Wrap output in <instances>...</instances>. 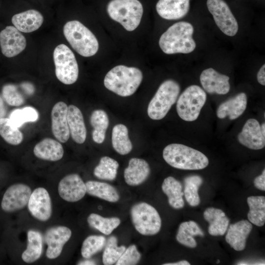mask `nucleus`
<instances>
[{
  "mask_svg": "<svg viewBox=\"0 0 265 265\" xmlns=\"http://www.w3.org/2000/svg\"><path fill=\"white\" fill-rule=\"evenodd\" d=\"M193 26L189 23L182 21L170 26L160 36L159 46L166 54L188 53L196 48L192 38Z\"/></svg>",
  "mask_w": 265,
  "mask_h": 265,
  "instance_id": "1",
  "label": "nucleus"
},
{
  "mask_svg": "<svg viewBox=\"0 0 265 265\" xmlns=\"http://www.w3.org/2000/svg\"><path fill=\"white\" fill-rule=\"evenodd\" d=\"M142 78V73L139 69L120 65L106 74L104 83L108 90L119 96L127 97L136 91Z\"/></svg>",
  "mask_w": 265,
  "mask_h": 265,
  "instance_id": "2",
  "label": "nucleus"
},
{
  "mask_svg": "<svg viewBox=\"0 0 265 265\" xmlns=\"http://www.w3.org/2000/svg\"><path fill=\"white\" fill-rule=\"evenodd\" d=\"M164 160L172 167L183 170H200L209 164L208 158L200 151L184 144L172 143L163 150Z\"/></svg>",
  "mask_w": 265,
  "mask_h": 265,
  "instance_id": "3",
  "label": "nucleus"
},
{
  "mask_svg": "<svg viewBox=\"0 0 265 265\" xmlns=\"http://www.w3.org/2000/svg\"><path fill=\"white\" fill-rule=\"evenodd\" d=\"M63 33L71 47L81 56H91L98 52L99 43L96 37L79 21L66 23L63 27Z\"/></svg>",
  "mask_w": 265,
  "mask_h": 265,
  "instance_id": "4",
  "label": "nucleus"
},
{
  "mask_svg": "<svg viewBox=\"0 0 265 265\" xmlns=\"http://www.w3.org/2000/svg\"><path fill=\"white\" fill-rule=\"evenodd\" d=\"M107 11L112 20L131 31L139 25L143 8L138 0H111L107 4Z\"/></svg>",
  "mask_w": 265,
  "mask_h": 265,
  "instance_id": "5",
  "label": "nucleus"
},
{
  "mask_svg": "<svg viewBox=\"0 0 265 265\" xmlns=\"http://www.w3.org/2000/svg\"><path fill=\"white\" fill-rule=\"evenodd\" d=\"M180 91V86L175 80H168L163 81L148 105L149 117L155 120L163 118L176 103Z\"/></svg>",
  "mask_w": 265,
  "mask_h": 265,
  "instance_id": "6",
  "label": "nucleus"
},
{
  "mask_svg": "<svg viewBox=\"0 0 265 265\" xmlns=\"http://www.w3.org/2000/svg\"><path fill=\"white\" fill-rule=\"evenodd\" d=\"M207 95L204 90L196 85L187 87L178 98L176 110L179 117L186 121L196 120L204 106Z\"/></svg>",
  "mask_w": 265,
  "mask_h": 265,
  "instance_id": "7",
  "label": "nucleus"
},
{
  "mask_svg": "<svg viewBox=\"0 0 265 265\" xmlns=\"http://www.w3.org/2000/svg\"><path fill=\"white\" fill-rule=\"evenodd\" d=\"M132 223L135 230L144 236H153L161 228V220L157 210L145 202H139L131 209Z\"/></svg>",
  "mask_w": 265,
  "mask_h": 265,
  "instance_id": "8",
  "label": "nucleus"
},
{
  "mask_svg": "<svg viewBox=\"0 0 265 265\" xmlns=\"http://www.w3.org/2000/svg\"><path fill=\"white\" fill-rule=\"evenodd\" d=\"M55 73L62 83L69 85L75 83L79 76V67L75 56L64 44L56 47L53 51Z\"/></svg>",
  "mask_w": 265,
  "mask_h": 265,
  "instance_id": "9",
  "label": "nucleus"
},
{
  "mask_svg": "<svg viewBox=\"0 0 265 265\" xmlns=\"http://www.w3.org/2000/svg\"><path fill=\"white\" fill-rule=\"evenodd\" d=\"M207 6L222 32L229 36H235L238 25L226 2L223 0H207Z\"/></svg>",
  "mask_w": 265,
  "mask_h": 265,
  "instance_id": "10",
  "label": "nucleus"
},
{
  "mask_svg": "<svg viewBox=\"0 0 265 265\" xmlns=\"http://www.w3.org/2000/svg\"><path fill=\"white\" fill-rule=\"evenodd\" d=\"M31 192L30 188L25 184L12 185L3 194L1 202L2 210L10 212L23 209L27 205Z\"/></svg>",
  "mask_w": 265,
  "mask_h": 265,
  "instance_id": "11",
  "label": "nucleus"
},
{
  "mask_svg": "<svg viewBox=\"0 0 265 265\" xmlns=\"http://www.w3.org/2000/svg\"><path fill=\"white\" fill-rule=\"evenodd\" d=\"M26 45L25 36L14 26H7L0 32V47L2 53L12 57L23 52Z\"/></svg>",
  "mask_w": 265,
  "mask_h": 265,
  "instance_id": "12",
  "label": "nucleus"
},
{
  "mask_svg": "<svg viewBox=\"0 0 265 265\" xmlns=\"http://www.w3.org/2000/svg\"><path fill=\"white\" fill-rule=\"evenodd\" d=\"M27 207L30 214L38 220L47 221L52 215L51 199L45 188L38 187L31 192Z\"/></svg>",
  "mask_w": 265,
  "mask_h": 265,
  "instance_id": "13",
  "label": "nucleus"
},
{
  "mask_svg": "<svg viewBox=\"0 0 265 265\" xmlns=\"http://www.w3.org/2000/svg\"><path fill=\"white\" fill-rule=\"evenodd\" d=\"M59 196L65 201L75 202L81 199L86 193L85 183L77 174L63 178L58 184Z\"/></svg>",
  "mask_w": 265,
  "mask_h": 265,
  "instance_id": "14",
  "label": "nucleus"
},
{
  "mask_svg": "<svg viewBox=\"0 0 265 265\" xmlns=\"http://www.w3.org/2000/svg\"><path fill=\"white\" fill-rule=\"evenodd\" d=\"M71 235V230L66 226H58L48 229L45 234V241L48 245L47 257L50 259L57 258Z\"/></svg>",
  "mask_w": 265,
  "mask_h": 265,
  "instance_id": "15",
  "label": "nucleus"
},
{
  "mask_svg": "<svg viewBox=\"0 0 265 265\" xmlns=\"http://www.w3.org/2000/svg\"><path fill=\"white\" fill-rule=\"evenodd\" d=\"M238 138L240 143L250 149L260 150L265 146V135L259 122L253 118L246 121Z\"/></svg>",
  "mask_w": 265,
  "mask_h": 265,
  "instance_id": "16",
  "label": "nucleus"
},
{
  "mask_svg": "<svg viewBox=\"0 0 265 265\" xmlns=\"http://www.w3.org/2000/svg\"><path fill=\"white\" fill-rule=\"evenodd\" d=\"M229 77L219 73L210 68L202 71L200 76L201 84L204 89L210 94L224 95L230 89Z\"/></svg>",
  "mask_w": 265,
  "mask_h": 265,
  "instance_id": "17",
  "label": "nucleus"
},
{
  "mask_svg": "<svg viewBox=\"0 0 265 265\" xmlns=\"http://www.w3.org/2000/svg\"><path fill=\"white\" fill-rule=\"evenodd\" d=\"M68 106L63 102H59L53 106L52 112V130L55 138L65 143L70 136L67 121Z\"/></svg>",
  "mask_w": 265,
  "mask_h": 265,
  "instance_id": "18",
  "label": "nucleus"
},
{
  "mask_svg": "<svg viewBox=\"0 0 265 265\" xmlns=\"http://www.w3.org/2000/svg\"><path fill=\"white\" fill-rule=\"evenodd\" d=\"M252 229L251 222L242 220L231 224L225 237L226 242L236 251L244 249L246 239Z\"/></svg>",
  "mask_w": 265,
  "mask_h": 265,
  "instance_id": "19",
  "label": "nucleus"
},
{
  "mask_svg": "<svg viewBox=\"0 0 265 265\" xmlns=\"http://www.w3.org/2000/svg\"><path fill=\"white\" fill-rule=\"evenodd\" d=\"M158 14L166 20L184 17L189 9V0H159L156 4Z\"/></svg>",
  "mask_w": 265,
  "mask_h": 265,
  "instance_id": "20",
  "label": "nucleus"
},
{
  "mask_svg": "<svg viewBox=\"0 0 265 265\" xmlns=\"http://www.w3.org/2000/svg\"><path fill=\"white\" fill-rule=\"evenodd\" d=\"M150 173L149 165L145 160L133 158L130 159L128 166L124 170V177L128 185L136 186L145 182Z\"/></svg>",
  "mask_w": 265,
  "mask_h": 265,
  "instance_id": "21",
  "label": "nucleus"
},
{
  "mask_svg": "<svg viewBox=\"0 0 265 265\" xmlns=\"http://www.w3.org/2000/svg\"><path fill=\"white\" fill-rule=\"evenodd\" d=\"M247 103L246 94L243 92L238 93L219 106L216 110L217 116L220 119L229 116L230 120L236 119L244 112Z\"/></svg>",
  "mask_w": 265,
  "mask_h": 265,
  "instance_id": "22",
  "label": "nucleus"
},
{
  "mask_svg": "<svg viewBox=\"0 0 265 265\" xmlns=\"http://www.w3.org/2000/svg\"><path fill=\"white\" fill-rule=\"evenodd\" d=\"M11 21L20 31L29 33L36 30L41 26L44 18L37 10L30 9L14 15Z\"/></svg>",
  "mask_w": 265,
  "mask_h": 265,
  "instance_id": "23",
  "label": "nucleus"
},
{
  "mask_svg": "<svg viewBox=\"0 0 265 265\" xmlns=\"http://www.w3.org/2000/svg\"><path fill=\"white\" fill-rule=\"evenodd\" d=\"M67 121L72 139L78 144L84 142L86 129L83 115L80 109L74 105L68 106Z\"/></svg>",
  "mask_w": 265,
  "mask_h": 265,
  "instance_id": "24",
  "label": "nucleus"
},
{
  "mask_svg": "<svg viewBox=\"0 0 265 265\" xmlns=\"http://www.w3.org/2000/svg\"><path fill=\"white\" fill-rule=\"evenodd\" d=\"M33 153L40 159L55 161L62 159L64 150L59 142L52 138H46L35 146Z\"/></svg>",
  "mask_w": 265,
  "mask_h": 265,
  "instance_id": "25",
  "label": "nucleus"
},
{
  "mask_svg": "<svg viewBox=\"0 0 265 265\" xmlns=\"http://www.w3.org/2000/svg\"><path fill=\"white\" fill-rule=\"evenodd\" d=\"M204 217L209 223L208 232L211 235L223 236L225 234L229 220L223 211L215 208H208L204 212Z\"/></svg>",
  "mask_w": 265,
  "mask_h": 265,
  "instance_id": "26",
  "label": "nucleus"
},
{
  "mask_svg": "<svg viewBox=\"0 0 265 265\" xmlns=\"http://www.w3.org/2000/svg\"><path fill=\"white\" fill-rule=\"evenodd\" d=\"M161 188L163 193L167 196L171 207L175 209L184 207V192L182 191V184L179 181L173 177H168L164 180Z\"/></svg>",
  "mask_w": 265,
  "mask_h": 265,
  "instance_id": "27",
  "label": "nucleus"
},
{
  "mask_svg": "<svg viewBox=\"0 0 265 265\" xmlns=\"http://www.w3.org/2000/svg\"><path fill=\"white\" fill-rule=\"evenodd\" d=\"M86 193L110 202H116L120 198L116 188L103 182L89 181L85 183Z\"/></svg>",
  "mask_w": 265,
  "mask_h": 265,
  "instance_id": "28",
  "label": "nucleus"
},
{
  "mask_svg": "<svg viewBox=\"0 0 265 265\" xmlns=\"http://www.w3.org/2000/svg\"><path fill=\"white\" fill-rule=\"evenodd\" d=\"M204 234L198 225L193 221L180 224L176 235V239L181 244L190 248H194L197 243L193 237H203Z\"/></svg>",
  "mask_w": 265,
  "mask_h": 265,
  "instance_id": "29",
  "label": "nucleus"
},
{
  "mask_svg": "<svg viewBox=\"0 0 265 265\" xmlns=\"http://www.w3.org/2000/svg\"><path fill=\"white\" fill-rule=\"evenodd\" d=\"M27 237V247L22 254V259L26 263H32L41 257L43 248V239L41 234L33 230L28 231Z\"/></svg>",
  "mask_w": 265,
  "mask_h": 265,
  "instance_id": "30",
  "label": "nucleus"
},
{
  "mask_svg": "<svg viewBox=\"0 0 265 265\" xmlns=\"http://www.w3.org/2000/svg\"><path fill=\"white\" fill-rule=\"evenodd\" d=\"M112 145L119 154L125 155L132 150V146L128 135L127 127L122 124L116 125L112 131Z\"/></svg>",
  "mask_w": 265,
  "mask_h": 265,
  "instance_id": "31",
  "label": "nucleus"
},
{
  "mask_svg": "<svg viewBox=\"0 0 265 265\" xmlns=\"http://www.w3.org/2000/svg\"><path fill=\"white\" fill-rule=\"evenodd\" d=\"M247 202L249 207L247 214L249 221L257 226H263L265 222V196H249L247 199Z\"/></svg>",
  "mask_w": 265,
  "mask_h": 265,
  "instance_id": "32",
  "label": "nucleus"
},
{
  "mask_svg": "<svg viewBox=\"0 0 265 265\" xmlns=\"http://www.w3.org/2000/svg\"><path fill=\"white\" fill-rule=\"evenodd\" d=\"M90 123L94 128L92 133L93 140L98 144L103 143L109 125L106 113L101 109L94 110L90 117Z\"/></svg>",
  "mask_w": 265,
  "mask_h": 265,
  "instance_id": "33",
  "label": "nucleus"
},
{
  "mask_svg": "<svg viewBox=\"0 0 265 265\" xmlns=\"http://www.w3.org/2000/svg\"><path fill=\"white\" fill-rule=\"evenodd\" d=\"M89 225L106 235H110L120 224V219L116 217H104L92 213L87 217Z\"/></svg>",
  "mask_w": 265,
  "mask_h": 265,
  "instance_id": "34",
  "label": "nucleus"
},
{
  "mask_svg": "<svg viewBox=\"0 0 265 265\" xmlns=\"http://www.w3.org/2000/svg\"><path fill=\"white\" fill-rule=\"evenodd\" d=\"M118 162L107 156L102 157L94 170V175L99 179L113 181L117 176Z\"/></svg>",
  "mask_w": 265,
  "mask_h": 265,
  "instance_id": "35",
  "label": "nucleus"
},
{
  "mask_svg": "<svg viewBox=\"0 0 265 265\" xmlns=\"http://www.w3.org/2000/svg\"><path fill=\"white\" fill-rule=\"evenodd\" d=\"M184 183V195L187 202L192 207L198 206L200 202L198 190L203 183L202 178L198 175L189 176L185 179Z\"/></svg>",
  "mask_w": 265,
  "mask_h": 265,
  "instance_id": "36",
  "label": "nucleus"
},
{
  "mask_svg": "<svg viewBox=\"0 0 265 265\" xmlns=\"http://www.w3.org/2000/svg\"><path fill=\"white\" fill-rule=\"evenodd\" d=\"M0 135L6 142L13 145H19L23 139L22 132L13 126L9 118H0Z\"/></svg>",
  "mask_w": 265,
  "mask_h": 265,
  "instance_id": "37",
  "label": "nucleus"
},
{
  "mask_svg": "<svg viewBox=\"0 0 265 265\" xmlns=\"http://www.w3.org/2000/svg\"><path fill=\"white\" fill-rule=\"evenodd\" d=\"M103 254V263L111 265L116 263L126 249L124 245L118 246L117 239L115 236L110 237L106 243Z\"/></svg>",
  "mask_w": 265,
  "mask_h": 265,
  "instance_id": "38",
  "label": "nucleus"
},
{
  "mask_svg": "<svg viewBox=\"0 0 265 265\" xmlns=\"http://www.w3.org/2000/svg\"><path fill=\"white\" fill-rule=\"evenodd\" d=\"M38 118L37 111L33 107L26 106L13 110L9 119L12 125L19 128L26 122H35Z\"/></svg>",
  "mask_w": 265,
  "mask_h": 265,
  "instance_id": "39",
  "label": "nucleus"
},
{
  "mask_svg": "<svg viewBox=\"0 0 265 265\" xmlns=\"http://www.w3.org/2000/svg\"><path fill=\"white\" fill-rule=\"evenodd\" d=\"M106 238L102 236L91 235L83 241L81 254L85 259H89L101 251L106 244Z\"/></svg>",
  "mask_w": 265,
  "mask_h": 265,
  "instance_id": "40",
  "label": "nucleus"
},
{
  "mask_svg": "<svg viewBox=\"0 0 265 265\" xmlns=\"http://www.w3.org/2000/svg\"><path fill=\"white\" fill-rule=\"evenodd\" d=\"M2 95L7 104L11 106H19L25 102L24 97L14 84L4 85L2 89Z\"/></svg>",
  "mask_w": 265,
  "mask_h": 265,
  "instance_id": "41",
  "label": "nucleus"
},
{
  "mask_svg": "<svg viewBox=\"0 0 265 265\" xmlns=\"http://www.w3.org/2000/svg\"><path fill=\"white\" fill-rule=\"evenodd\" d=\"M141 259V254L134 244L130 245L126 248L121 257L117 260L116 265H136Z\"/></svg>",
  "mask_w": 265,
  "mask_h": 265,
  "instance_id": "42",
  "label": "nucleus"
},
{
  "mask_svg": "<svg viewBox=\"0 0 265 265\" xmlns=\"http://www.w3.org/2000/svg\"><path fill=\"white\" fill-rule=\"evenodd\" d=\"M254 185L258 189L265 190V170L264 169L262 174L257 177L254 181Z\"/></svg>",
  "mask_w": 265,
  "mask_h": 265,
  "instance_id": "43",
  "label": "nucleus"
},
{
  "mask_svg": "<svg viewBox=\"0 0 265 265\" xmlns=\"http://www.w3.org/2000/svg\"><path fill=\"white\" fill-rule=\"evenodd\" d=\"M257 80L262 85H265V65L263 64L259 70L257 76Z\"/></svg>",
  "mask_w": 265,
  "mask_h": 265,
  "instance_id": "44",
  "label": "nucleus"
},
{
  "mask_svg": "<svg viewBox=\"0 0 265 265\" xmlns=\"http://www.w3.org/2000/svg\"><path fill=\"white\" fill-rule=\"evenodd\" d=\"M21 87L28 94H32L34 92V87L30 83L24 82L21 85Z\"/></svg>",
  "mask_w": 265,
  "mask_h": 265,
  "instance_id": "45",
  "label": "nucleus"
},
{
  "mask_svg": "<svg viewBox=\"0 0 265 265\" xmlns=\"http://www.w3.org/2000/svg\"><path fill=\"white\" fill-rule=\"evenodd\" d=\"M190 264L186 260H182L175 263L163 264V265H189Z\"/></svg>",
  "mask_w": 265,
  "mask_h": 265,
  "instance_id": "46",
  "label": "nucleus"
},
{
  "mask_svg": "<svg viewBox=\"0 0 265 265\" xmlns=\"http://www.w3.org/2000/svg\"><path fill=\"white\" fill-rule=\"evenodd\" d=\"M78 265H95V263L94 261H91V260H84L81 262H80Z\"/></svg>",
  "mask_w": 265,
  "mask_h": 265,
  "instance_id": "47",
  "label": "nucleus"
},
{
  "mask_svg": "<svg viewBox=\"0 0 265 265\" xmlns=\"http://www.w3.org/2000/svg\"><path fill=\"white\" fill-rule=\"evenodd\" d=\"M261 131L263 134L265 135V123H263L261 126Z\"/></svg>",
  "mask_w": 265,
  "mask_h": 265,
  "instance_id": "48",
  "label": "nucleus"
},
{
  "mask_svg": "<svg viewBox=\"0 0 265 265\" xmlns=\"http://www.w3.org/2000/svg\"><path fill=\"white\" fill-rule=\"evenodd\" d=\"M4 108V103L2 98L0 96V108Z\"/></svg>",
  "mask_w": 265,
  "mask_h": 265,
  "instance_id": "49",
  "label": "nucleus"
},
{
  "mask_svg": "<svg viewBox=\"0 0 265 265\" xmlns=\"http://www.w3.org/2000/svg\"><path fill=\"white\" fill-rule=\"evenodd\" d=\"M220 262V261L219 260H217V263H219Z\"/></svg>",
  "mask_w": 265,
  "mask_h": 265,
  "instance_id": "50",
  "label": "nucleus"
}]
</instances>
